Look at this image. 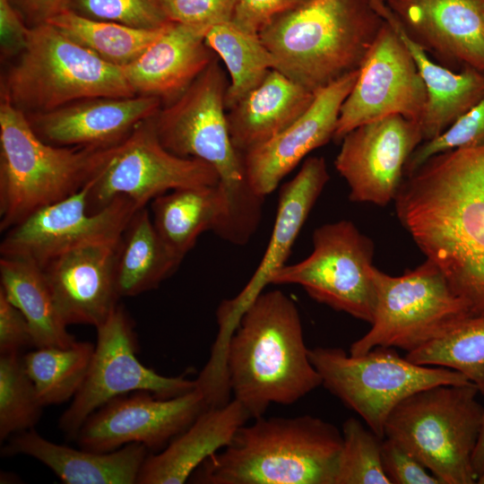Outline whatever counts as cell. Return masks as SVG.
Segmentation results:
<instances>
[{
    "instance_id": "12",
    "label": "cell",
    "mask_w": 484,
    "mask_h": 484,
    "mask_svg": "<svg viewBox=\"0 0 484 484\" xmlns=\"http://www.w3.org/2000/svg\"><path fill=\"white\" fill-rule=\"evenodd\" d=\"M312 241V253L285 264L271 284L299 285L314 300L371 324L376 307L372 240L342 220L315 229Z\"/></svg>"
},
{
    "instance_id": "17",
    "label": "cell",
    "mask_w": 484,
    "mask_h": 484,
    "mask_svg": "<svg viewBox=\"0 0 484 484\" xmlns=\"http://www.w3.org/2000/svg\"><path fill=\"white\" fill-rule=\"evenodd\" d=\"M341 141L334 165L348 184L350 200L385 206L394 201L423 137L417 122L393 115L365 123Z\"/></svg>"
},
{
    "instance_id": "26",
    "label": "cell",
    "mask_w": 484,
    "mask_h": 484,
    "mask_svg": "<svg viewBox=\"0 0 484 484\" xmlns=\"http://www.w3.org/2000/svg\"><path fill=\"white\" fill-rule=\"evenodd\" d=\"M372 2L380 15L396 30L424 82L427 96L419 125L423 142L430 140L483 97L484 73L471 67L455 73L431 60L427 49L406 30L385 2Z\"/></svg>"
},
{
    "instance_id": "28",
    "label": "cell",
    "mask_w": 484,
    "mask_h": 484,
    "mask_svg": "<svg viewBox=\"0 0 484 484\" xmlns=\"http://www.w3.org/2000/svg\"><path fill=\"white\" fill-rule=\"evenodd\" d=\"M151 212L159 235L184 259L204 231H213L223 239L229 202L219 183L171 190L151 202Z\"/></svg>"
},
{
    "instance_id": "30",
    "label": "cell",
    "mask_w": 484,
    "mask_h": 484,
    "mask_svg": "<svg viewBox=\"0 0 484 484\" xmlns=\"http://www.w3.org/2000/svg\"><path fill=\"white\" fill-rule=\"evenodd\" d=\"M0 290L26 317L35 348L76 341L56 307L42 269L23 259L0 257Z\"/></svg>"
},
{
    "instance_id": "32",
    "label": "cell",
    "mask_w": 484,
    "mask_h": 484,
    "mask_svg": "<svg viewBox=\"0 0 484 484\" xmlns=\"http://www.w3.org/2000/svg\"><path fill=\"white\" fill-rule=\"evenodd\" d=\"M95 345L74 341L67 347H42L22 356L24 368L43 406L64 403L81 389Z\"/></svg>"
},
{
    "instance_id": "45",
    "label": "cell",
    "mask_w": 484,
    "mask_h": 484,
    "mask_svg": "<svg viewBox=\"0 0 484 484\" xmlns=\"http://www.w3.org/2000/svg\"><path fill=\"white\" fill-rule=\"evenodd\" d=\"M472 464L474 471L479 477L484 470V412L480 432L472 456Z\"/></svg>"
},
{
    "instance_id": "14",
    "label": "cell",
    "mask_w": 484,
    "mask_h": 484,
    "mask_svg": "<svg viewBox=\"0 0 484 484\" xmlns=\"http://www.w3.org/2000/svg\"><path fill=\"white\" fill-rule=\"evenodd\" d=\"M426 96L414 60L394 28L384 19L342 103L333 139L341 141L354 128L393 115L419 124Z\"/></svg>"
},
{
    "instance_id": "24",
    "label": "cell",
    "mask_w": 484,
    "mask_h": 484,
    "mask_svg": "<svg viewBox=\"0 0 484 484\" xmlns=\"http://www.w3.org/2000/svg\"><path fill=\"white\" fill-rule=\"evenodd\" d=\"M2 454L32 457L65 484H134L150 452L142 444L108 453L78 450L53 443L31 428L12 436Z\"/></svg>"
},
{
    "instance_id": "21",
    "label": "cell",
    "mask_w": 484,
    "mask_h": 484,
    "mask_svg": "<svg viewBox=\"0 0 484 484\" xmlns=\"http://www.w3.org/2000/svg\"><path fill=\"white\" fill-rule=\"evenodd\" d=\"M161 107L162 101L152 96L98 97L26 116L48 143L101 150L120 143Z\"/></svg>"
},
{
    "instance_id": "42",
    "label": "cell",
    "mask_w": 484,
    "mask_h": 484,
    "mask_svg": "<svg viewBox=\"0 0 484 484\" xmlns=\"http://www.w3.org/2000/svg\"><path fill=\"white\" fill-rule=\"evenodd\" d=\"M30 346L34 347L26 317L0 290V354L20 353Z\"/></svg>"
},
{
    "instance_id": "29",
    "label": "cell",
    "mask_w": 484,
    "mask_h": 484,
    "mask_svg": "<svg viewBox=\"0 0 484 484\" xmlns=\"http://www.w3.org/2000/svg\"><path fill=\"white\" fill-rule=\"evenodd\" d=\"M161 238L147 206L137 209L118 239L115 276L121 297H134L156 289L182 262Z\"/></svg>"
},
{
    "instance_id": "40",
    "label": "cell",
    "mask_w": 484,
    "mask_h": 484,
    "mask_svg": "<svg viewBox=\"0 0 484 484\" xmlns=\"http://www.w3.org/2000/svg\"><path fill=\"white\" fill-rule=\"evenodd\" d=\"M382 462L391 484H442L411 453L395 441L382 442Z\"/></svg>"
},
{
    "instance_id": "7",
    "label": "cell",
    "mask_w": 484,
    "mask_h": 484,
    "mask_svg": "<svg viewBox=\"0 0 484 484\" xmlns=\"http://www.w3.org/2000/svg\"><path fill=\"white\" fill-rule=\"evenodd\" d=\"M101 150L56 146L35 133L24 112L0 97V230L82 189Z\"/></svg>"
},
{
    "instance_id": "16",
    "label": "cell",
    "mask_w": 484,
    "mask_h": 484,
    "mask_svg": "<svg viewBox=\"0 0 484 484\" xmlns=\"http://www.w3.org/2000/svg\"><path fill=\"white\" fill-rule=\"evenodd\" d=\"M195 388L163 399L138 391L118 396L96 410L82 424L75 440L80 448L99 453L129 444L160 450L186 430L208 408Z\"/></svg>"
},
{
    "instance_id": "15",
    "label": "cell",
    "mask_w": 484,
    "mask_h": 484,
    "mask_svg": "<svg viewBox=\"0 0 484 484\" xmlns=\"http://www.w3.org/2000/svg\"><path fill=\"white\" fill-rule=\"evenodd\" d=\"M88 186L68 197L40 208L6 230L0 244L4 257L30 261L40 268L77 246L117 241L138 208L117 197L96 213L87 209Z\"/></svg>"
},
{
    "instance_id": "41",
    "label": "cell",
    "mask_w": 484,
    "mask_h": 484,
    "mask_svg": "<svg viewBox=\"0 0 484 484\" xmlns=\"http://www.w3.org/2000/svg\"><path fill=\"white\" fill-rule=\"evenodd\" d=\"M308 0H238L232 22L255 34L276 17L291 11Z\"/></svg>"
},
{
    "instance_id": "9",
    "label": "cell",
    "mask_w": 484,
    "mask_h": 484,
    "mask_svg": "<svg viewBox=\"0 0 484 484\" xmlns=\"http://www.w3.org/2000/svg\"><path fill=\"white\" fill-rule=\"evenodd\" d=\"M308 355L322 385L381 438L389 415L407 397L439 385L471 382L451 368L413 363L390 347L377 346L362 355L316 347L309 349Z\"/></svg>"
},
{
    "instance_id": "11",
    "label": "cell",
    "mask_w": 484,
    "mask_h": 484,
    "mask_svg": "<svg viewBox=\"0 0 484 484\" xmlns=\"http://www.w3.org/2000/svg\"><path fill=\"white\" fill-rule=\"evenodd\" d=\"M152 117L139 124L117 144L101 151L86 183L90 213L99 212L121 196L143 208L171 190L220 183L210 164L167 150L159 140Z\"/></svg>"
},
{
    "instance_id": "22",
    "label": "cell",
    "mask_w": 484,
    "mask_h": 484,
    "mask_svg": "<svg viewBox=\"0 0 484 484\" xmlns=\"http://www.w3.org/2000/svg\"><path fill=\"white\" fill-rule=\"evenodd\" d=\"M425 48L484 73V0H389Z\"/></svg>"
},
{
    "instance_id": "25",
    "label": "cell",
    "mask_w": 484,
    "mask_h": 484,
    "mask_svg": "<svg viewBox=\"0 0 484 484\" xmlns=\"http://www.w3.org/2000/svg\"><path fill=\"white\" fill-rule=\"evenodd\" d=\"M250 419L243 405L233 399L206 408L161 452L147 456L138 484H183L212 454L229 444L237 430Z\"/></svg>"
},
{
    "instance_id": "33",
    "label": "cell",
    "mask_w": 484,
    "mask_h": 484,
    "mask_svg": "<svg viewBox=\"0 0 484 484\" xmlns=\"http://www.w3.org/2000/svg\"><path fill=\"white\" fill-rule=\"evenodd\" d=\"M48 22L103 60L117 66L134 60L171 23L154 30L138 29L85 18L68 9Z\"/></svg>"
},
{
    "instance_id": "1",
    "label": "cell",
    "mask_w": 484,
    "mask_h": 484,
    "mask_svg": "<svg viewBox=\"0 0 484 484\" xmlns=\"http://www.w3.org/2000/svg\"><path fill=\"white\" fill-rule=\"evenodd\" d=\"M396 213L471 315H484V143L436 154L405 177Z\"/></svg>"
},
{
    "instance_id": "19",
    "label": "cell",
    "mask_w": 484,
    "mask_h": 484,
    "mask_svg": "<svg viewBox=\"0 0 484 484\" xmlns=\"http://www.w3.org/2000/svg\"><path fill=\"white\" fill-rule=\"evenodd\" d=\"M359 69L315 92L308 108L283 131L243 154L251 189L265 198L312 151L333 139L341 108Z\"/></svg>"
},
{
    "instance_id": "2",
    "label": "cell",
    "mask_w": 484,
    "mask_h": 484,
    "mask_svg": "<svg viewBox=\"0 0 484 484\" xmlns=\"http://www.w3.org/2000/svg\"><path fill=\"white\" fill-rule=\"evenodd\" d=\"M294 300L280 290L263 291L248 306L225 353L231 393L250 419L272 403H295L322 385L310 361Z\"/></svg>"
},
{
    "instance_id": "3",
    "label": "cell",
    "mask_w": 484,
    "mask_h": 484,
    "mask_svg": "<svg viewBox=\"0 0 484 484\" xmlns=\"http://www.w3.org/2000/svg\"><path fill=\"white\" fill-rule=\"evenodd\" d=\"M342 434L318 417H259L241 426L189 480L202 484H334Z\"/></svg>"
},
{
    "instance_id": "20",
    "label": "cell",
    "mask_w": 484,
    "mask_h": 484,
    "mask_svg": "<svg viewBox=\"0 0 484 484\" xmlns=\"http://www.w3.org/2000/svg\"><path fill=\"white\" fill-rule=\"evenodd\" d=\"M117 241L77 246L41 267L57 311L68 326L99 327L120 296L115 276Z\"/></svg>"
},
{
    "instance_id": "38",
    "label": "cell",
    "mask_w": 484,
    "mask_h": 484,
    "mask_svg": "<svg viewBox=\"0 0 484 484\" xmlns=\"http://www.w3.org/2000/svg\"><path fill=\"white\" fill-rule=\"evenodd\" d=\"M484 143V95L439 135L423 142L410 157L404 177L411 175L431 157L448 151Z\"/></svg>"
},
{
    "instance_id": "44",
    "label": "cell",
    "mask_w": 484,
    "mask_h": 484,
    "mask_svg": "<svg viewBox=\"0 0 484 484\" xmlns=\"http://www.w3.org/2000/svg\"><path fill=\"white\" fill-rule=\"evenodd\" d=\"M71 0H9L29 27L48 22L68 9Z\"/></svg>"
},
{
    "instance_id": "8",
    "label": "cell",
    "mask_w": 484,
    "mask_h": 484,
    "mask_svg": "<svg viewBox=\"0 0 484 484\" xmlns=\"http://www.w3.org/2000/svg\"><path fill=\"white\" fill-rule=\"evenodd\" d=\"M469 382L439 385L402 401L389 415L385 437L411 453L442 484H473L472 456L484 407Z\"/></svg>"
},
{
    "instance_id": "34",
    "label": "cell",
    "mask_w": 484,
    "mask_h": 484,
    "mask_svg": "<svg viewBox=\"0 0 484 484\" xmlns=\"http://www.w3.org/2000/svg\"><path fill=\"white\" fill-rule=\"evenodd\" d=\"M405 357L419 365L458 371L484 395V315L460 319L444 334Z\"/></svg>"
},
{
    "instance_id": "31",
    "label": "cell",
    "mask_w": 484,
    "mask_h": 484,
    "mask_svg": "<svg viewBox=\"0 0 484 484\" xmlns=\"http://www.w3.org/2000/svg\"><path fill=\"white\" fill-rule=\"evenodd\" d=\"M205 43L222 60L229 73L227 109L255 88L275 67L274 59L259 34L246 30L232 21L212 26L205 35Z\"/></svg>"
},
{
    "instance_id": "4",
    "label": "cell",
    "mask_w": 484,
    "mask_h": 484,
    "mask_svg": "<svg viewBox=\"0 0 484 484\" xmlns=\"http://www.w3.org/2000/svg\"><path fill=\"white\" fill-rule=\"evenodd\" d=\"M228 86L216 56L179 97L160 108L152 121L167 150L201 160L216 170L229 202L223 239L245 245L259 225L264 198L248 185L243 154L230 137L225 102Z\"/></svg>"
},
{
    "instance_id": "37",
    "label": "cell",
    "mask_w": 484,
    "mask_h": 484,
    "mask_svg": "<svg viewBox=\"0 0 484 484\" xmlns=\"http://www.w3.org/2000/svg\"><path fill=\"white\" fill-rule=\"evenodd\" d=\"M68 10L92 20L154 30L170 22L161 0H71Z\"/></svg>"
},
{
    "instance_id": "46",
    "label": "cell",
    "mask_w": 484,
    "mask_h": 484,
    "mask_svg": "<svg viewBox=\"0 0 484 484\" xmlns=\"http://www.w3.org/2000/svg\"><path fill=\"white\" fill-rule=\"evenodd\" d=\"M477 483L484 484V470L482 471V472L478 477Z\"/></svg>"
},
{
    "instance_id": "35",
    "label": "cell",
    "mask_w": 484,
    "mask_h": 484,
    "mask_svg": "<svg viewBox=\"0 0 484 484\" xmlns=\"http://www.w3.org/2000/svg\"><path fill=\"white\" fill-rule=\"evenodd\" d=\"M20 353L0 354V440L33 428L42 408Z\"/></svg>"
},
{
    "instance_id": "13",
    "label": "cell",
    "mask_w": 484,
    "mask_h": 484,
    "mask_svg": "<svg viewBox=\"0 0 484 484\" xmlns=\"http://www.w3.org/2000/svg\"><path fill=\"white\" fill-rule=\"evenodd\" d=\"M137 350L134 322L118 304L97 327V342L87 376L60 417L59 428L68 438H75L96 410L118 396L144 391L168 399L195 389V380L165 376L142 364Z\"/></svg>"
},
{
    "instance_id": "39",
    "label": "cell",
    "mask_w": 484,
    "mask_h": 484,
    "mask_svg": "<svg viewBox=\"0 0 484 484\" xmlns=\"http://www.w3.org/2000/svg\"><path fill=\"white\" fill-rule=\"evenodd\" d=\"M238 0H161L172 22L211 28L232 20Z\"/></svg>"
},
{
    "instance_id": "47",
    "label": "cell",
    "mask_w": 484,
    "mask_h": 484,
    "mask_svg": "<svg viewBox=\"0 0 484 484\" xmlns=\"http://www.w3.org/2000/svg\"><path fill=\"white\" fill-rule=\"evenodd\" d=\"M382 1H384V2H385V3H386V2H388L389 0H382Z\"/></svg>"
},
{
    "instance_id": "10",
    "label": "cell",
    "mask_w": 484,
    "mask_h": 484,
    "mask_svg": "<svg viewBox=\"0 0 484 484\" xmlns=\"http://www.w3.org/2000/svg\"><path fill=\"white\" fill-rule=\"evenodd\" d=\"M372 278L376 290L375 316L370 330L350 345L351 355H362L377 346L415 350L471 315L466 303L429 260L400 276L373 266Z\"/></svg>"
},
{
    "instance_id": "36",
    "label": "cell",
    "mask_w": 484,
    "mask_h": 484,
    "mask_svg": "<svg viewBox=\"0 0 484 484\" xmlns=\"http://www.w3.org/2000/svg\"><path fill=\"white\" fill-rule=\"evenodd\" d=\"M334 484H391L382 462V441L355 418L342 425Z\"/></svg>"
},
{
    "instance_id": "27",
    "label": "cell",
    "mask_w": 484,
    "mask_h": 484,
    "mask_svg": "<svg viewBox=\"0 0 484 484\" xmlns=\"http://www.w3.org/2000/svg\"><path fill=\"white\" fill-rule=\"evenodd\" d=\"M315 92L276 69L228 109L229 129L235 148L244 154L272 138L298 119Z\"/></svg>"
},
{
    "instance_id": "18",
    "label": "cell",
    "mask_w": 484,
    "mask_h": 484,
    "mask_svg": "<svg viewBox=\"0 0 484 484\" xmlns=\"http://www.w3.org/2000/svg\"><path fill=\"white\" fill-rule=\"evenodd\" d=\"M329 178L324 159L309 157L297 175L281 187L272 232L258 267L238 295L218 307L219 332L212 347L215 351L226 350L245 310L287 264L292 246Z\"/></svg>"
},
{
    "instance_id": "5",
    "label": "cell",
    "mask_w": 484,
    "mask_h": 484,
    "mask_svg": "<svg viewBox=\"0 0 484 484\" xmlns=\"http://www.w3.org/2000/svg\"><path fill=\"white\" fill-rule=\"evenodd\" d=\"M383 22L372 0H308L259 37L274 69L316 92L359 68Z\"/></svg>"
},
{
    "instance_id": "43",
    "label": "cell",
    "mask_w": 484,
    "mask_h": 484,
    "mask_svg": "<svg viewBox=\"0 0 484 484\" xmlns=\"http://www.w3.org/2000/svg\"><path fill=\"white\" fill-rule=\"evenodd\" d=\"M29 28L9 0H0V53L2 61L13 59L23 50Z\"/></svg>"
},
{
    "instance_id": "23",
    "label": "cell",
    "mask_w": 484,
    "mask_h": 484,
    "mask_svg": "<svg viewBox=\"0 0 484 484\" xmlns=\"http://www.w3.org/2000/svg\"><path fill=\"white\" fill-rule=\"evenodd\" d=\"M209 29L171 22L139 56L121 66L135 94L167 104L179 97L216 56L205 43Z\"/></svg>"
},
{
    "instance_id": "6",
    "label": "cell",
    "mask_w": 484,
    "mask_h": 484,
    "mask_svg": "<svg viewBox=\"0 0 484 484\" xmlns=\"http://www.w3.org/2000/svg\"><path fill=\"white\" fill-rule=\"evenodd\" d=\"M1 76L0 97L25 114L47 112L98 97L135 92L112 65L45 22L29 28L23 50Z\"/></svg>"
}]
</instances>
